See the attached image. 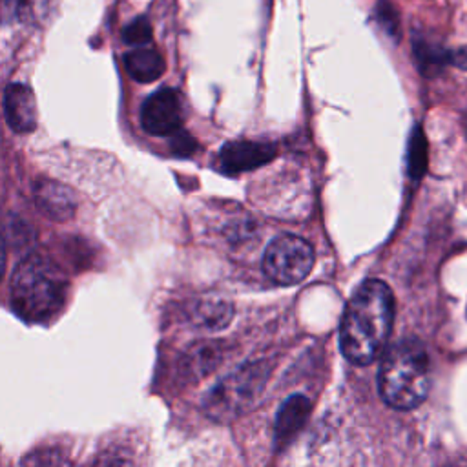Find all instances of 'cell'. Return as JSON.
<instances>
[{
  "instance_id": "11",
  "label": "cell",
  "mask_w": 467,
  "mask_h": 467,
  "mask_svg": "<svg viewBox=\"0 0 467 467\" xmlns=\"http://www.w3.org/2000/svg\"><path fill=\"white\" fill-rule=\"evenodd\" d=\"M124 66L137 82H153L164 73V58L151 47H137L126 53Z\"/></svg>"
},
{
  "instance_id": "19",
  "label": "cell",
  "mask_w": 467,
  "mask_h": 467,
  "mask_svg": "<svg viewBox=\"0 0 467 467\" xmlns=\"http://www.w3.org/2000/svg\"><path fill=\"white\" fill-rule=\"evenodd\" d=\"M449 64L467 71V46H462V47L451 51L449 53Z\"/></svg>"
},
{
  "instance_id": "15",
  "label": "cell",
  "mask_w": 467,
  "mask_h": 467,
  "mask_svg": "<svg viewBox=\"0 0 467 467\" xmlns=\"http://www.w3.org/2000/svg\"><path fill=\"white\" fill-rule=\"evenodd\" d=\"M213 356H215V350L213 347L210 345H199L197 348H192L188 352V358L186 361L182 363L184 365V370L190 374V376H202L206 374L212 367H213Z\"/></svg>"
},
{
  "instance_id": "8",
  "label": "cell",
  "mask_w": 467,
  "mask_h": 467,
  "mask_svg": "<svg viewBox=\"0 0 467 467\" xmlns=\"http://www.w3.org/2000/svg\"><path fill=\"white\" fill-rule=\"evenodd\" d=\"M35 201L38 210L53 221H67L77 210L73 190L53 179L35 182Z\"/></svg>"
},
{
  "instance_id": "5",
  "label": "cell",
  "mask_w": 467,
  "mask_h": 467,
  "mask_svg": "<svg viewBox=\"0 0 467 467\" xmlns=\"http://www.w3.org/2000/svg\"><path fill=\"white\" fill-rule=\"evenodd\" d=\"M314 266V248L303 237L283 234L270 241L263 257V270L277 285L303 281Z\"/></svg>"
},
{
  "instance_id": "1",
  "label": "cell",
  "mask_w": 467,
  "mask_h": 467,
  "mask_svg": "<svg viewBox=\"0 0 467 467\" xmlns=\"http://www.w3.org/2000/svg\"><path fill=\"white\" fill-rule=\"evenodd\" d=\"M394 321V296L387 283L368 279L348 299L341 327L339 347L356 365L372 363L387 347Z\"/></svg>"
},
{
  "instance_id": "6",
  "label": "cell",
  "mask_w": 467,
  "mask_h": 467,
  "mask_svg": "<svg viewBox=\"0 0 467 467\" xmlns=\"http://www.w3.org/2000/svg\"><path fill=\"white\" fill-rule=\"evenodd\" d=\"M142 128L150 135H171L182 126L181 95L171 88H162L150 95L140 109Z\"/></svg>"
},
{
  "instance_id": "12",
  "label": "cell",
  "mask_w": 467,
  "mask_h": 467,
  "mask_svg": "<svg viewBox=\"0 0 467 467\" xmlns=\"http://www.w3.org/2000/svg\"><path fill=\"white\" fill-rule=\"evenodd\" d=\"M234 316V308L228 301L215 299V297H206L199 299L192 308H190V317L195 325L208 328V330H219L230 323Z\"/></svg>"
},
{
  "instance_id": "3",
  "label": "cell",
  "mask_w": 467,
  "mask_h": 467,
  "mask_svg": "<svg viewBox=\"0 0 467 467\" xmlns=\"http://www.w3.org/2000/svg\"><path fill=\"white\" fill-rule=\"evenodd\" d=\"M67 288V277L55 263L44 255H29L13 274L11 303L20 317L46 321L64 305Z\"/></svg>"
},
{
  "instance_id": "14",
  "label": "cell",
  "mask_w": 467,
  "mask_h": 467,
  "mask_svg": "<svg viewBox=\"0 0 467 467\" xmlns=\"http://www.w3.org/2000/svg\"><path fill=\"white\" fill-rule=\"evenodd\" d=\"M414 55H416V60H418V67L427 77L436 75L445 66V62H449V53L447 51H443L440 47H434V46H429V44H423V42L414 44Z\"/></svg>"
},
{
  "instance_id": "9",
  "label": "cell",
  "mask_w": 467,
  "mask_h": 467,
  "mask_svg": "<svg viewBox=\"0 0 467 467\" xmlns=\"http://www.w3.org/2000/svg\"><path fill=\"white\" fill-rule=\"evenodd\" d=\"M7 124L18 131H33L36 126V100L26 84H9L4 97Z\"/></svg>"
},
{
  "instance_id": "17",
  "label": "cell",
  "mask_w": 467,
  "mask_h": 467,
  "mask_svg": "<svg viewBox=\"0 0 467 467\" xmlns=\"http://www.w3.org/2000/svg\"><path fill=\"white\" fill-rule=\"evenodd\" d=\"M171 137V151L175 153V155H179V157H188V155H192L193 151H195V148H197V142H195V139L192 137V135H188L186 131H182V130H177L175 133H171L170 135Z\"/></svg>"
},
{
  "instance_id": "20",
  "label": "cell",
  "mask_w": 467,
  "mask_h": 467,
  "mask_svg": "<svg viewBox=\"0 0 467 467\" xmlns=\"http://www.w3.org/2000/svg\"><path fill=\"white\" fill-rule=\"evenodd\" d=\"M4 270H5V246H4V241L0 237V279L4 275Z\"/></svg>"
},
{
  "instance_id": "4",
  "label": "cell",
  "mask_w": 467,
  "mask_h": 467,
  "mask_svg": "<svg viewBox=\"0 0 467 467\" xmlns=\"http://www.w3.org/2000/svg\"><path fill=\"white\" fill-rule=\"evenodd\" d=\"M270 368L266 363L254 361L237 367L224 376L204 398V410L210 418L228 421L244 412L261 394Z\"/></svg>"
},
{
  "instance_id": "16",
  "label": "cell",
  "mask_w": 467,
  "mask_h": 467,
  "mask_svg": "<svg viewBox=\"0 0 467 467\" xmlns=\"http://www.w3.org/2000/svg\"><path fill=\"white\" fill-rule=\"evenodd\" d=\"M124 40L128 44H133V46H144L151 40V26L146 18H137L133 20L122 33Z\"/></svg>"
},
{
  "instance_id": "18",
  "label": "cell",
  "mask_w": 467,
  "mask_h": 467,
  "mask_svg": "<svg viewBox=\"0 0 467 467\" xmlns=\"http://www.w3.org/2000/svg\"><path fill=\"white\" fill-rule=\"evenodd\" d=\"M378 20H379V24L387 29V33L398 35L400 24H398V16H396V13H394V9H392L390 4H385V2H383V4L378 5Z\"/></svg>"
},
{
  "instance_id": "13",
  "label": "cell",
  "mask_w": 467,
  "mask_h": 467,
  "mask_svg": "<svg viewBox=\"0 0 467 467\" xmlns=\"http://www.w3.org/2000/svg\"><path fill=\"white\" fill-rule=\"evenodd\" d=\"M407 168L412 179H420L427 168V140L420 126L412 130L409 140V155H407Z\"/></svg>"
},
{
  "instance_id": "2",
  "label": "cell",
  "mask_w": 467,
  "mask_h": 467,
  "mask_svg": "<svg viewBox=\"0 0 467 467\" xmlns=\"http://www.w3.org/2000/svg\"><path fill=\"white\" fill-rule=\"evenodd\" d=\"M431 387V361L421 341L409 337L394 343L378 370V390L392 409H416Z\"/></svg>"
},
{
  "instance_id": "7",
  "label": "cell",
  "mask_w": 467,
  "mask_h": 467,
  "mask_svg": "<svg viewBox=\"0 0 467 467\" xmlns=\"http://www.w3.org/2000/svg\"><path fill=\"white\" fill-rule=\"evenodd\" d=\"M275 155V146L268 142L254 140H232L226 142L219 151V170L224 173H241L259 168L272 161Z\"/></svg>"
},
{
  "instance_id": "10",
  "label": "cell",
  "mask_w": 467,
  "mask_h": 467,
  "mask_svg": "<svg viewBox=\"0 0 467 467\" xmlns=\"http://www.w3.org/2000/svg\"><path fill=\"white\" fill-rule=\"evenodd\" d=\"M310 400L303 394L290 396L279 409L275 418V440L288 441L303 427L310 414Z\"/></svg>"
}]
</instances>
